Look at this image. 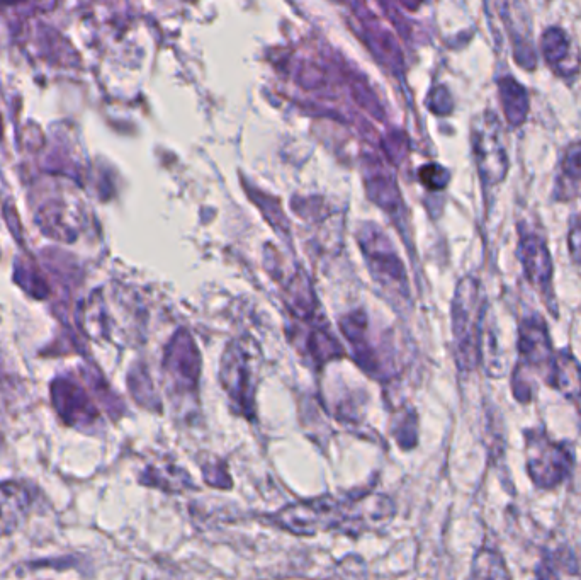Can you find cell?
Wrapping results in <instances>:
<instances>
[{"instance_id": "6da1fadb", "label": "cell", "mask_w": 581, "mask_h": 580, "mask_svg": "<svg viewBox=\"0 0 581 580\" xmlns=\"http://www.w3.org/2000/svg\"><path fill=\"white\" fill-rule=\"evenodd\" d=\"M485 319V300L478 279L466 276L459 281L452 300L454 354L461 371H473L481 363V336Z\"/></svg>"}, {"instance_id": "7a4b0ae2", "label": "cell", "mask_w": 581, "mask_h": 580, "mask_svg": "<svg viewBox=\"0 0 581 580\" xmlns=\"http://www.w3.org/2000/svg\"><path fill=\"white\" fill-rule=\"evenodd\" d=\"M527 473L539 489H554L568 480L575 465L570 444L554 443L542 429H527Z\"/></svg>"}, {"instance_id": "3957f363", "label": "cell", "mask_w": 581, "mask_h": 580, "mask_svg": "<svg viewBox=\"0 0 581 580\" xmlns=\"http://www.w3.org/2000/svg\"><path fill=\"white\" fill-rule=\"evenodd\" d=\"M354 516L359 518V512L345 502L320 499L286 507L277 514L276 523L298 535H313L320 529L342 526Z\"/></svg>"}, {"instance_id": "277c9868", "label": "cell", "mask_w": 581, "mask_h": 580, "mask_svg": "<svg viewBox=\"0 0 581 580\" xmlns=\"http://www.w3.org/2000/svg\"><path fill=\"white\" fill-rule=\"evenodd\" d=\"M254 364L252 353L242 342H233L228 346L221 361V383L226 393L230 395L233 404L238 405L240 412L245 416H252L254 412Z\"/></svg>"}, {"instance_id": "5b68a950", "label": "cell", "mask_w": 581, "mask_h": 580, "mask_svg": "<svg viewBox=\"0 0 581 580\" xmlns=\"http://www.w3.org/2000/svg\"><path fill=\"white\" fill-rule=\"evenodd\" d=\"M497 116L488 111L474 131V152L485 186H497L507 177L508 157Z\"/></svg>"}, {"instance_id": "8992f818", "label": "cell", "mask_w": 581, "mask_h": 580, "mask_svg": "<svg viewBox=\"0 0 581 580\" xmlns=\"http://www.w3.org/2000/svg\"><path fill=\"white\" fill-rule=\"evenodd\" d=\"M519 354L522 368L541 371L544 373V380L548 378L556 351L551 344L548 325L536 313L520 322Z\"/></svg>"}, {"instance_id": "52a82bcc", "label": "cell", "mask_w": 581, "mask_h": 580, "mask_svg": "<svg viewBox=\"0 0 581 580\" xmlns=\"http://www.w3.org/2000/svg\"><path fill=\"white\" fill-rule=\"evenodd\" d=\"M165 370L169 373L170 380L179 392H194L198 387L199 378V353L198 347L186 330H179L165 354Z\"/></svg>"}, {"instance_id": "ba28073f", "label": "cell", "mask_w": 581, "mask_h": 580, "mask_svg": "<svg viewBox=\"0 0 581 580\" xmlns=\"http://www.w3.org/2000/svg\"><path fill=\"white\" fill-rule=\"evenodd\" d=\"M500 16L514 48V60L525 70H536L537 57L532 45L531 21L522 0H505L500 4Z\"/></svg>"}, {"instance_id": "9c48e42d", "label": "cell", "mask_w": 581, "mask_h": 580, "mask_svg": "<svg viewBox=\"0 0 581 580\" xmlns=\"http://www.w3.org/2000/svg\"><path fill=\"white\" fill-rule=\"evenodd\" d=\"M361 247L369 262L371 273L374 278L378 279L379 283H388L390 286H398L407 291V276L403 271V264L396 256L388 239H384L383 235L376 232V230H369L366 235L361 237Z\"/></svg>"}, {"instance_id": "30bf717a", "label": "cell", "mask_w": 581, "mask_h": 580, "mask_svg": "<svg viewBox=\"0 0 581 580\" xmlns=\"http://www.w3.org/2000/svg\"><path fill=\"white\" fill-rule=\"evenodd\" d=\"M525 278L541 291H548L553 281V259L548 245L536 234H522L517 249Z\"/></svg>"}, {"instance_id": "8fae6325", "label": "cell", "mask_w": 581, "mask_h": 580, "mask_svg": "<svg viewBox=\"0 0 581 580\" xmlns=\"http://www.w3.org/2000/svg\"><path fill=\"white\" fill-rule=\"evenodd\" d=\"M541 50L542 57L559 77L570 79L580 72V50L573 45L570 36L563 29H546L542 35Z\"/></svg>"}, {"instance_id": "7c38bea8", "label": "cell", "mask_w": 581, "mask_h": 580, "mask_svg": "<svg viewBox=\"0 0 581 580\" xmlns=\"http://www.w3.org/2000/svg\"><path fill=\"white\" fill-rule=\"evenodd\" d=\"M51 399L60 412V416L70 426H79V424L92 421L97 417L96 409L92 407L91 400L85 395L82 388L75 385L74 381L58 378L51 385Z\"/></svg>"}, {"instance_id": "4fadbf2b", "label": "cell", "mask_w": 581, "mask_h": 580, "mask_svg": "<svg viewBox=\"0 0 581 580\" xmlns=\"http://www.w3.org/2000/svg\"><path fill=\"white\" fill-rule=\"evenodd\" d=\"M546 383L563 393L581 412V364L568 349H561L554 356Z\"/></svg>"}, {"instance_id": "5bb4252c", "label": "cell", "mask_w": 581, "mask_h": 580, "mask_svg": "<svg viewBox=\"0 0 581 580\" xmlns=\"http://www.w3.org/2000/svg\"><path fill=\"white\" fill-rule=\"evenodd\" d=\"M31 497L23 484L2 482L0 484V538L11 535L23 523L28 514Z\"/></svg>"}, {"instance_id": "9a60e30c", "label": "cell", "mask_w": 581, "mask_h": 580, "mask_svg": "<svg viewBox=\"0 0 581 580\" xmlns=\"http://www.w3.org/2000/svg\"><path fill=\"white\" fill-rule=\"evenodd\" d=\"M498 89H500V101H502L508 125L514 126V128L524 125L527 116H529V106H531L527 91L520 86L514 77H503L498 82Z\"/></svg>"}, {"instance_id": "2e32d148", "label": "cell", "mask_w": 581, "mask_h": 580, "mask_svg": "<svg viewBox=\"0 0 581 580\" xmlns=\"http://www.w3.org/2000/svg\"><path fill=\"white\" fill-rule=\"evenodd\" d=\"M289 310L299 319H310L315 313V295L305 274L298 273L289 281L288 290Z\"/></svg>"}, {"instance_id": "e0dca14e", "label": "cell", "mask_w": 581, "mask_h": 580, "mask_svg": "<svg viewBox=\"0 0 581 580\" xmlns=\"http://www.w3.org/2000/svg\"><path fill=\"white\" fill-rule=\"evenodd\" d=\"M471 575L474 579H510L512 577L502 555L495 550H490V548H483L476 553Z\"/></svg>"}, {"instance_id": "ac0fdd59", "label": "cell", "mask_w": 581, "mask_h": 580, "mask_svg": "<svg viewBox=\"0 0 581 580\" xmlns=\"http://www.w3.org/2000/svg\"><path fill=\"white\" fill-rule=\"evenodd\" d=\"M573 575H578V567H576L575 557L570 552L549 553L536 570V577H542V579H559V577H573Z\"/></svg>"}, {"instance_id": "d6986e66", "label": "cell", "mask_w": 581, "mask_h": 580, "mask_svg": "<svg viewBox=\"0 0 581 580\" xmlns=\"http://www.w3.org/2000/svg\"><path fill=\"white\" fill-rule=\"evenodd\" d=\"M308 349L311 356L318 363H325L328 359L340 358L342 356V347L333 337L328 336L322 330H316L308 339Z\"/></svg>"}, {"instance_id": "ffe728a7", "label": "cell", "mask_w": 581, "mask_h": 580, "mask_svg": "<svg viewBox=\"0 0 581 580\" xmlns=\"http://www.w3.org/2000/svg\"><path fill=\"white\" fill-rule=\"evenodd\" d=\"M563 174L566 181H581V142L573 143L566 150L563 160Z\"/></svg>"}, {"instance_id": "44dd1931", "label": "cell", "mask_w": 581, "mask_h": 580, "mask_svg": "<svg viewBox=\"0 0 581 580\" xmlns=\"http://www.w3.org/2000/svg\"><path fill=\"white\" fill-rule=\"evenodd\" d=\"M512 387H514L515 399L520 400V402H531L532 399V387L529 383V378H525L522 375V371L517 368L514 371V380H512Z\"/></svg>"}, {"instance_id": "7402d4cb", "label": "cell", "mask_w": 581, "mask_h": 580, "mask_svg": "<svg viewBox=\"0 0 581 580\" xmlns=\"http://www.w3.org/2000/svg\"><path fill=\"white\" fill-rule=\"evenodd\" d=\"M422 177H424V182L429 186V188L440 189L444 188L447 184V172L440 167H427L422 172Z\"/></svg>"}, {"instance_id": "603a6c76", "label": "cell", "mask_w": 581, "mask_h": 580, "mask_svg": "<svg viewBox=\"0 0 581 580\" xmlns=\"http://www.w3.org/2000/svg\"><path fill=\"white\" fill-rule=\"evenodd\" d=\"M568 249H570L573 262L581 266V225L571 228L570 235H568Z\"/></svg>"}]
</instances>
